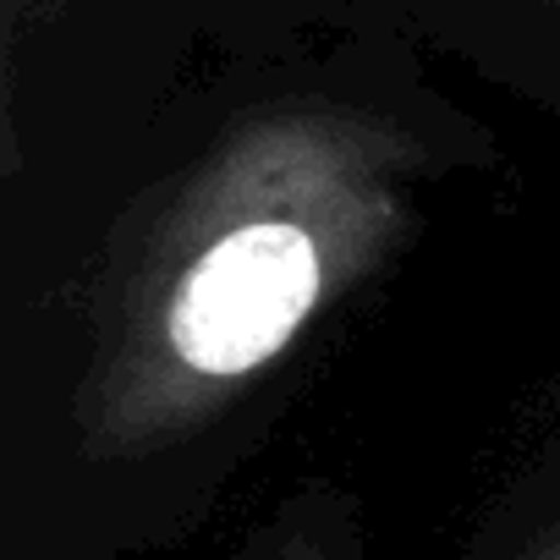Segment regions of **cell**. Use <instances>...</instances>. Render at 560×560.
Returning <instances> with one entry per match:
<instances>
[{"instance_id": "obj_1", "label": "cell", "mask_w": 560, "mask_h": 560, "mask_svg": "<svg viewBox=\"0 0 560 560\" xmlns=\"http://www.w3.org/2000/svg\"><path fill=\"white\" fill-rule=\"evenodd\" d=\"M423 149L374 110L275 105L231 121L110 258L72 423L138 462L231 412L407 247Z\"/></svg>"}, {"instance_id": "obj_2", "label": "cell", "mask_w": 560, "mask_h": 560, "mask_svg": "<svg viewBox=\"0 0 560 560\" xmlns=\"http://www.w3.org/2000/svg\"><path fill=\"white\" fill-rule=\"evenodd\" d=\"M242 560H358V533H352L347 505L325 494L314 500L303 494L247 544Z\"/></svg>"}, {"instance_id": "obj_3", "label": "cell", "mask_w": 560, "mask_h": 560, "mask_svg": "<svg viewBox=\"0 0 560 560\" xmlns=\"http://www.w3.org/2000/svg\"><path fill=\"white\" fill-rule=\"evenodd\" d=\"M522 560H560V527H555L544 544H533V555H522Z\"/></svg>"}]
</instances>
